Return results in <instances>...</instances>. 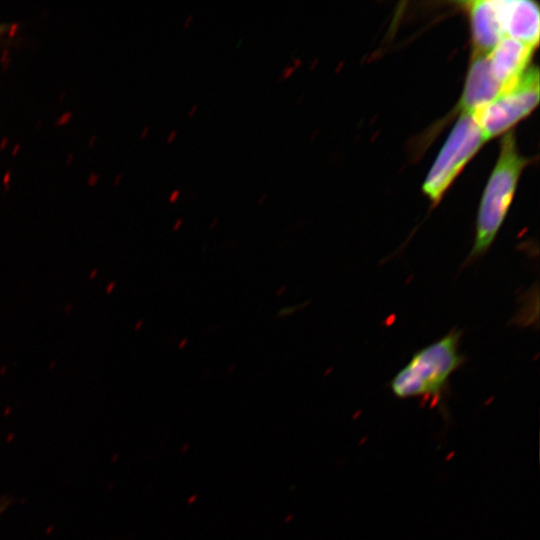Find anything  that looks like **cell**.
Instances as JSON below:
<instances>
[{
    "mask_svg": "<svg viewBox=\"0 0 540 540\" xmlns=\"http://www.w3.org/2000/svg\"><path fill=\"white\" fill-rule=\"evenodd\" d=\"M315 63H316V60L312 61V64H311L310 68H313V66L315 65Z\"/></svg>",
    "mask_w": 540,
    "mask_h": 540,
    "instance_id": "19",
    "label": "cell"
},
{
    "mask_svg": "<svg viewBox=\"0 0 540 540\" xmlns=\"http://www.w3.org/2000/svg\"><path fill=\"white\" fill-rule=\"evenodd\" d=\"M295 67L292 65V64H287L281 71L280 75H279V80H283V79H286L288 77H290L293 72L295 71Z\"/></svg>",
    "mask_w": 540,
    "mask_h": 540,
    "instance_id": "9",
    "label": "cell"
},
{
    "mask_svg": "<svg viewBox=\"0 0 540 540\" xmlns=\"http://www.w3.org/2000/svg\"><path fill=\"white\" fill-rule=\"evenodd\" d=\"M302 63H303V61H302V59H301L300 57H294V58L292 59V65H293L295 68L301 66Z\"/></svg>",
    "mask_w": 540,
    "mask_h": 540,
    "instance_id": "14",
    "label": "cell"
},
{
    "mask_svg": "<svg viewBox=\"0 0 540 540\" xmlns=\"http://www.w3.org/2000/svg\"><path fill=\"white\" fill-rule=\"evenodd\" d=\"M177 136V130L176 129H172L166 136V142L167 143H171L172 141H174V139L176 138Z\"/></svg>",
    "mask_w": 540,
    "mask_h": 540,
    "instance_id": "10",
    "label": "cell"
},
{
    "mask_svg": "<svg viewBox=\"0 0 540 540\" xmlns=\"http://www.w3.org/2000/svg\"><path fill=\"white\" fill-rule=\"evenodd\" d=\"M461 334L458 329H453L416 351L391 380L392 393L401 399H438L450 376L465 361L459 350Z\"/></svg>",
    "mask_w": 540,
    "mask_h": 540,
    "instance_id": "2",
    "label": "cell"
},
{
    "mask_svg": "<svg viewBox=\"0 0 540 540\" xmlns=\"http://www.w3.org/2000/svg\"><path fill=\"white\" fill-rule=\"evenodd\" d=\"M486 142L471 113L462 114L436 157L422 191L436 206L465 165Z\"/></svg>",
    "mask_w": 540,
    "mask_h": 540,
    "instance_id": "3",
    "label": "cell"
},
{
    "mask_svg": "<svg viewBox=\"0 0 540 540\" xmlns=\"http://www.w3.org/2000/svg\"><path fill=\"white\" fill-rule=\"evenodd\" d=\"M7 503L6 502H0V513L6 508Z\"/></svg>",
    "mask_w": 540,
    "mask_h": 540,
    "instance_id": "16",
    "label": "cell"
},
{
    "mask_svg": "<svg viewBox=\"0 0 540 540\" xmlns=\"http://www.w3.org/2000/svg\"><path fill=\"white\" fill-rule=\"evenodd\" d=\"M535 49L506 37L487 55L490 71L502 86V91L511 87L530 66Z\"/></svg>",
    "mask_w": 540,
    "mask_h": 540,
    "instance_id": "7",
    "label": "cell"
},
{
    "mask_svg": "<svg viewBox=\"0 0 540 540\" xmlns=\"http://www.w3.org/2000/svg\"><path fill=\"white\" fill-rule=\"evenodd\" d=\"M504 37L535 48L539 43V7L528 0H496Z\"/></svg>",
    "mask_w": 540,
    "mask_h": 540,
    "instance_id": "5",
    "label": "cell"
},
{
    "mask_svg": "<svg viewBox=\"0 0 540 540\" xmlns=\"http://www.w3.org/2000/svg\"><path fill=\"white\" fill-rule=\"evenodd\" d=\"M179 195H180V190L179 189L172 190V192L169 195V201L170 202H175L178 199Z\"/></svg>",
    "mask_w": 540,
    "mask_h": 540,
    "instance_id": "11",
    "label": "cell"
},
{
    "mask_svg": "<svg viewBox=\"0 0 540 540\" xmlns=\"http://www.w3.org/2000/svg\"><path fill=\"white\" fill-rule=\"evenodd\" d=\"M4 30H5V27L0 25V35L4 32Z\"/></svg>",
    "mask_w": 540,
    "mask_h": 540,
    "instance_id": "17",
    "label": "cell"
},
{
    "mask_svg": "<svg viewBox=\"0 0 540 540\" xmlns=\"http://www.w3.org/2000/svg\"><path fill=\"white\" fill-rule=\"evenodd\" d=\"M192 19H193V14H192V13L188 14V15L185 17L184 21H183V27H184V28L188 27V26L190 25Z\"/></svg>",
    "mask_w": 540,
    "mask_h": 540,
    "instance_id": "12",
    "label": "cell"
},
{
    "mask_svg": "<svg viewBox=\"0 0 540 540\" xmlns=\"http://www.w3.org/2000/svg\"><path fill=\"white\" fill-rule=\"evenodd\" d=\"M529 161L519 153L514 132H506L480 201L474 242L465 264L483 256L491 247L509 211L518 179Z\"/></svg>",
    "mask_w": 540,
    "mask_h": 540,
    "instance_id": "1",
    "label": "cell"
},
{
    "mask_svg": "<svg viewBox=\"0 0 540 540\" xmlns=\"http://www.w3.org/2000/svg\"><path fill=\"white\" fill-rule=\"evenodd\" d=\"M198 103H193L190 108L188 109L187 115L192 116L198 109Z\"/></svg>",
    "mask_w": 540,
    "mask_h": 540,
    "instance_id": "13",
    "label": "cell"
},
{
    "mask_svg": "<svg viewBox=\"0 0 540 540\" xmlns=\"http://www.w3.org/2000/svg\"><path fill=\"white\" fill-rule=\"evenodd\" d=\"M303 96H304L303 94L299 95L298 98H297V102H300L302 100Z\"/></svg>",
    "mask_w": 540,
    "mask_h": 540,
    "instance_id": "18",
    "label": "cell"
},
{
    "mask_svg": "<svg viewBox=\"0 0 540 540\" xmlns=\"http://www.w3.org/2000/svg\"><path fill=\"white\" fill-rule=\"evenodd\" d=\"M502 92L490 71L487 55L472 53L469 69L456 113L468 114L489 103Z\"/></svg>",
    "mask_w": 540,
    "mask_h": 540,
    "instance_id": "6",
    "label": "cell"
},
{
    "mask_svg": "<svg viewBox=\"0 0 540 540\" xmlns=\"http://www.w3.org/2000/svg\"><path fill=\"white\" fill-rule=\"evenodd\" d=\"M538 102L539 70L537 66L530 65L511 87L471 114L488 141L506 133L528 116Z\"/></svg>",
    "mask_w": 540,
    "mask_h": 540,
    "instance_id": "4",
    "label": "cell"
},
{
    "mask_svg": "<svg viewBox=\"0 0 540 540\" xmlns=\"http://www.w3.org/2000/svg\"><path fill=\"white\" fill-rule=\"evenodd\" d=\"M266 197H267V193H266V192H263V193L261 194V196L259 197L258 202H259V203L262 202Z\"/></svg>",
    "mask_w": 540,
    "mask_h": 540,
    "instance_id": "15",
    "label": "cell"
},
{
    "mask_svg": "<svg viewBox=\"0 0 540 540\" xmlns=\"http://www.w3.org/2000/svg\"><path fill=\"white\" fill-rule=\"evenodd\" d=\"M468 11L472 32V53L488 55L503 39L497 1L475 0L463 2Z\"/></svg>",
    "mask_w": 540,
    "mask_h": 540,
    "instance_id": "8",
    "label": "cell"
}]
</instances>
